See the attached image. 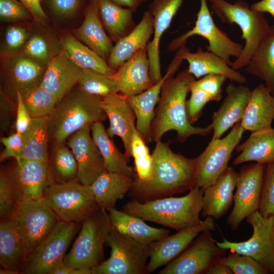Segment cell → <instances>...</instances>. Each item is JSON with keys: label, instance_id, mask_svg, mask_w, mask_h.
Instances as JSON below:
<instances>
[{"label": "cell", "instance_id": "e0dca14e", "mask_svg": "<svg viewBox=\"0 0 274 274\" xmlns=\"http://www.w3.org/2000/svg\"><path fill=\"white\" fill-rule=\"evenodd\" d=\"M215 227L214 218L208 216L197 226L180 230L176 234L167 235L150 244L147 273L153 272L180 255L199 233L214 231Z\"/></svg>", "mask_w": 274, "mask_h": 274}, {"label": "cell", "instance_id": "ee69618b", "mask_svg": "<svg viewBox=\"0 0 274 274\" xmlns=\"http://www.w3.org/2000/svg\"><path fill=\"white\" fill-rule=\"evenodd\" d=\"M22 97L32 118L49 117L57 104L55 97L40 86Z\"/></svg>", "mask_w": 274, "mask_h": 274}, {"label": "cell", "instance_id": "e575fe53", "mask_svg": "<svg viewBox=\"0 0 274 274\" xmlns=\"http://www.w3.org/2000/svg\"><path fill=\"white\" fill-rule=\"evenodd\" d=\"M26 252L10 218L1 219L0 264L21 273Z\"/></svg>", "mask_w": 274, "mask_h": 274}, {"label": "cell", "instance_id": "7dc6e473", "mask_svg": "<svg viewBox=\"0 0 274 274\" xmlns=\"http://www.w3.org/2000/svg\"><path fill=\"white\" fill-rule=\"evenodd\" d=\"M30 36L28 30L23 26H8L4 31L1 45L2 57L20 52Z\"/></svg>", "mask_w": 274, "mask_h": 274}, {"label": "cell", "instance_id": "c3c4849f", "mask_svg": "<svg viewBox=\"0 0 274 274\" xmlns=\"http://www.w3.org/2000/svg\"><path fill=\"white\" fill-rule=\"evenodd\" d=\"M219 262L229 267L235 274H268L264 267L252 257L232 252Z\"/></svg>", "mask_w": 274, "mask_h": 274}, {"label": "cell", "instance_id": "91938a15", "mask_svg": "<svg viewBox=\"0 0 274 274\" xmlns=\"http://www.w3.org/2000/svg\"><path fill=\"white\" fill-rule=\"evenodd\" d=\"M250 8L263 13H268L274 18V0H261L253 4Z\"/></svg>", "mask_w": 274, "mask_h": 274}, {"label": "cell", "instance_id": "e7e4bbea", "mask_svg": "<svg viewBox=\"0 0 274 274\" xmlns=\"http://www.w3.org/2000/svg\"><path fill=\"white\" fill-rule=\"evenodd\" d=\"M272 93V94L274 96V92H271Z\"/></svg>", "mask_w": 274, "mask_h": 274}, {"label": "cell", "instance_id": "5bb4252c", "mask_svg": "<svg viewBox=\"0 0 274 274\" xmlns=\"http://www.w3.org/2000/svg\"><path fill=\"white\" fill-rule=\"evenodd\" d=\"M210 231H204L159 274L206 273L219 262L226 249L219 247Z\"/></svg>", "mask_w": 274, "mask_h": 274}, {"label": "cell", "instance_id": "7c38bea8", "mask_svg": "<svg viewBox=\"0 0 274 274\" xmlns=\"http://www.w3.org/2000/svg\"><path fill=\"white\" fill-rule=\"evenodd\" d=\"M246 221L253 229L250 238L236 243L223 237V242H217L218 246L252 257L268 274H274V215L264 217L258 211L247 216Z\"/></svg>", "mask_w": 274, "mask_h": 274}, {"label": "cell", "instance_id": "cb8c5ba5", "mask_svg": "<svg viewBox=\"0 0 274 274\" xmlns=\"http://www.w3.org/2000/svg\"><path fill=\"white\" fill-rule=\"evenodd\" d=\"M83 70L61 50L48 63L40 86L52 94L58 103L78 84Z\"/></svg>", "mask_w": 274, "mask_h": 274}, {"label": "cell", "instance_id": "44dd1931", "mask_svg": "<svg viewBox=\"0 0 274 274\" xmlns=\"http://www.w3.org/2000/svg\"><path fill=\"white\" fill-rule=\"evenodd\" d=\"M101 106L108 117L110 126L106 129L108 135L112 138L117 135L123 143L124 154L129 159L131 155V142L136 116L125 96L114 93L102 97Z\"/></svg>", "mask_w": 274, "mask_h": 274}, {"label": "cell", "instance_id": "bcb514c9", "mask_svg": "<svg viewBox=\"0 0 274 274\" xmlns=\"http://www.w3.org/2000/svg\"><path fill=\"white\" fill-rule=\"evenodd\" d=\"M20 201L12 169L1 170L0 174V217L10 218Z\"/></svg>", "mask_w": 274, "mask_h": 274}, {"label": "cell", "instance_id": "277c9868", "mask_svg": "<svg viewBox=\"0 0 274 274\" xmlns=\"http://www.w3.org/2000/svg\"><path fill=\"white\" fill-rule=\"evenodd\" d=\"M102 97L74 87L57 103L49 117V139L58 146L81 128L107 117L101 106Z\"/></svg>", "mask_w": 274, "mask_h": 274}, {"label": "cell", "instance_id": "9a60e30c", "mask_svg": "<svg viewBox=\"0 0 274 274\" xmlns=\"http://www.w3.org/2000/svg\"><path fill=\"white\" fill-rule=\"evenodd\" d=\"M265 165H245L238 173L234 206L227 220L232 230H236L244 219L258 211Z\"/></svg>", "mask_w": 274, "mask_h": 274}, {"label": "cell", "instance_id": "d4e9b609", "mask_svg": "<svg viewBox=\"0 0 274 274\" xmlns=\"http://www.w3.org/2000/svg\"><path fill=\"white\" fill-rule=\"evenodd\" d=\"M113 77L118 82V92L125 96L140 94L152 86L147 47L120 65Z\"/></svg>", "mask_w": 274, "mask_h": 274}, {"label": "cell", "instance_id": "2e32d148", "mask_svg": "<svg viewBox=\"0 0 274 274\" xmlns=\"http://www.w3.org/2000/svg\"><path fill=\"white\" fill-rule=\"evenodd\" d=\"M47 65L42 63L21 52L3 57L2 74L7 92L16 99L39 86ZM4 91V90H3Z\"/></svg>", "mask_w": 274, "mask_h": 274}, {"label": "cell", "instance_id": "3957f363", "mask_svg": "<svg viewBox=\"0 0 274 274\" xmlns=\"http://www.w3.org/2000/svg\"><path fill=\"white\" fill-rule=\"evenodd\" d=\"M203 190L194 187L182 197H164L145 202L133 199L123 207V211L149 221L180 230L198 225L202 208Z\"/></svg>", "mask_w": 274, "mask_h": 274}, {"label": "cell", "instance_id": "db71d44e", "mask_svg": "<svg viewBox=\"0 0 274 274\" xmlns=\"http://www.w3.org/2000/svg\"><path fill=\"white\" fill-rule=\"evenodd\" d=\"M5 148L0 155V161L12 157L16 161L21 159L23 145V135L16 132L7 137L1 138Z\"/></svg>", "mask_w": 274, "mask_h": 274}, {"label": "cell", "instance_id": "680465c9", "mask_svg": "<svg viewBox=\"0 0 274 274\" xmlns=\"http://www.w3.org/2000/svg\"><path fill=\"white\" fill-rule=\"evenodd\" d=\"M51 274H92V270L88 268H74L66 266L62 262Z\"/></svg>", "mask_w": 274, "mask_h": 274}, {"label": "cell", "instance_id": "94428289", "mask_svg": "<svg viewBox=\"0 0 274 274\" xmlns=\"http://www.w3.org/2000/svg\"><path fill=\"white\" fill-rule=\"evenodd\" d=\"M118 5L127 7L131 10L133 12H135L138 8L142 4L147 2L148 0H112Z\"/></svg>", "mask_w": 274, "mask_h": 274}, {"label": "cell", "instance_id": "f5cc1de1", "mask_svg": "<svg viewBox=\"0 0 274 274\" xmlns=\"http://www.w3.org/2000/svg\"><path fill=\"white\" fill-rule=\"evenodd\" d=\"M227 78L221 75L209 74L198 80H194L192 84L206 91L212 101H219L222 96V86Z\"/></svg>", "mask_w": 274, "mask_h": 274}, {"label": "cell", "instance_id": "ab89813d", "mask_svg": "<svg viewBox=\"0 0 274 274\" xmlns=\"http://www.w3.org/2000/svg\"><path fill=\"white\" fill-rule=\"evenodd\" d=\"M83 91L101 97L118 93V85L113 76H108L97 71L83 69L78 82Z\"/></svg>", "mask_w": 274, "mask_h": 274}, {"label": "cell", "instance_id": "f6af8a7d", "mask_svg": "<svg viewBox=\"0 0 274 274\" xmlns=\"http://www.w3.org/2000/svg\"><path fill=\"white\" fill-rule=\"evenodd\" d=\"M45 36L41 32L30 35L21 50V52L31 58L47 65L50 60L61 50L56 45L51 43Z\"/></svg>", "mask_w": 274, "mask_h": 274}, {"label": "cell", "instance_id": "d6986e66", "mask_svg": "<svg viewBox=\"0 0 274 274\" xmlns=\"http://www.w3.org/2000/svg\"><path fill=\"white\" fill-rule=\"evenodd\" d=\"M184 0H153L147 11L153 20V37L147 46L150 75L154 84L162 78L159 44L163 33L169 28L175 15Z\"/></svg>", "mask_w": 274, "mask_h": 274}, {"label": "cell", "instance_id": "4316f807", "mask_svg": "<svg viewBox=\"0 0 274 274\" xmlns=\"http://www.w3.org/2000/svg\"><path fill=\"white\" fill-rule=\"evenodd\" d=\"M237 178L238 173L228 166L213 184L203 190L202 217L218 220L226 213L233 201Z\"/></svg>", "mask_w": 274, "mask_h": 274}, {"label": "cell", "instance_id": "4dcf8cb0", "mask_svg": "<svg viewBox=\"0 0 274 274\" xmlns=\"http://www.w3.org/2000/svg\"><path fill=\"white\" fill-rule=\"evenodd\" d=\"M112 227L119 234L145 244H150L169 234L165 228L149 226L143 219L112 208L107 210Z\"/></svg>", "mask_w": 274, "mask_h": 274}, {"label": "cell", "instance_id": "4fadbf2b", "mask_svg": "<svg viewBox=\"0 0 274 274\" xmlns=\"http://www.w3.org/2000/svg\"><path fill=\"white\" fill-rule=\"evenodd\" d=\"M200 3L194 27L173 39L168 44L167 51H177L185 46L189 38L193 36H199L208 41L209 45L206 46L207 51L220 57L230 66V58L232 57L236 58L238 57L243 46L232 40L216 26L206 0H200Z\"/></svg>", "mask_w": 274, "mask_h": 274}, {"label": "cell", "instance_id": "60d3db41", "mask_svg": "<svg viewBox=\"0 0 274 274\" xmlns=\"http://www.w3.org/2000/svg\"><path fill=\"white\" fill-rule=\"evenodd\" d=\"M52 168L56 183H66L77 178L78 163L67 146L61 144L57 146L53 154Z\"/></svg>", "mask_w": 274, "mask_h": 274}, {"label": "cell", "instance_id": "ac0fdd59", "mask_svg": "<svg viewBox=\"0 0 274 274\" xmlns=\"http://www.w3.org/2000/svg\"><path fill=\"white\" fill-rule=\"evenodd\" d=\"M91 126L76 132L66 143L78 163L77 178L86 185H91L106 170L101 154L91 136Z\"/></svg>", "mask_w": 274, "mask_h": 274}, {"label": "cell", "instance_id": "ffe728a7", "mask_svg": "<svg viewBox=\"0 0 274 274\" xmlns=\"http://www.w3.org/2000/svg\"><path fill=\"white\" fill-rule=\"evenodd\" d=\"M183 59L174 56L167 71L161 79L144 92L125 98L136 116L135 127L146 143L151 141V124L155 116V107L159 99L162 87L165 80L175 74Z\"/></svg>", "mask_w": 274, "mask_h": 274}, {"label": "cell", "instance_id": "603a6c76", "mask_svg": "<svg viewBox=\"0 0 274 274\" xmlns=\"http://www.w3.org/2000/svg\"><path fill=\"white\" fill-rule=\"evenodd\" d=\"M251 91L245 86L229 83L226 88V96L219 109L212 116L213 135L212 140L220 139L222 135L242 120L250 98Z\"/></svg>", "mask_w": 274, "mask_h": 274}, {"label": "cell", "instance_id": "8992f818", "mask_svg": "<svg viewBox=\"0 0 274 274\" xmlns=\"http://www.w3.org/2000/svg\"><path fill=\"white\" fill-rule=\"evenodd\" d=\"M106 211L100 209L81 223L80 232L64 258L65 265L92 270L105 260L104 244L112 227Z\"/></svg>", "mask_w": 274, "mask_h": 274}, {"label": "cell", "instance_id": "be15d7a7", "mask_svg": "<svg viewBox=\"0 0 274 274\" xmlns=\"http://www.w3.org/2000/svg\"><path fill=\"white\" fill-rule=\"evenodd\" d=\"M0 273L1 274H18V273L11 269L8 268H4L3 267V268H1L0 269Z\"/></svg>", "mask_w": 274, "mask_h": 274}, {"label": "cell", "instance_id": "5b68a950", "mask_svg": "<svg viewBox=\"0 0 274 274\" xmlns=\"http://www.w3.org/2000/svg\"><path fill=\"white\" fill-rule=\"evenodd\" d=\"M209 1L212 10L223 23L235 24L240 28L245 44L241 55L230 66L235 71L245 67L268 31L270 25L264 13L252 9L243 0L233 4L225 0Z\"/></svg>", "mask_w": 274, "mask_h": 274}, {"label": "cell", "instance_id": "6125c7cd", "mask_svg": "<svg viewBox=\"0 0 274 274\" xmlns=\"http://www.w3.org/2000/svg\"><path fill=\"white\" fill-rule=\"evenodd\" d=\"M206 274H233L231 268L227 265L218 262L212 265L206 272Z\"/></svg>", "mask_w": 274, "mask_h": 274}, {"label": "cell", "instance_id": "484cf974", "mask_svg": "<svg viewBox=\"0 0 274 274\" xmlns=\"http://www.w3.org/2000/svg\"><path fill=\"white\" fill-rule=\"evenodd\" d=\"M175 56L188 62V71L195 78L216 74L223 75L231 81L240 84L246 82V77L232 68L222 58L211 52L203 51L201 47H198L195 52H191L184 46L177 50Z\"/></svg>", "mask_w": 274, "mask_h": 274}, {"label": "cell", "instance_id": "b9f144b4", "mask_svg": "<svg viewBox=\"0 0 274 274\" xmlns=\"http://www.w3.org/2000/svg\"><path fill=\"white\" fill-rule=\"evenodd\" d=\"M146 141L136 127L134 128L131 142V155L134 158V177L140 181L148 180L151 175L152 157Z\"/></svg>", "mask_w": 274, "mask_h": 274}, {"label": "cell", "instance_id": "1f68e13d", "mask_svg": "<svg viewBox=\"0 0 274 274\" xmlns=\"http://www.w3.org/2000/svg\"><path fill=\"white\" fill-rule=\"evenodd\" d=\"M134 177L113 172H104L90 185L95 201L100 209L114 208L131 188Z\"/></svg>", "mask_w": 274, "mask_h": 274}, {"label": "cell", "instance_id": "ba28073f", "mask_svg": "<svg viewBox=\"0 0 274 274\" xmlns=\"http://www.w3.org/2000/svg\"><path fill=\"white\" fill-rule=\"evenodd\" d=\"M10 219L26 255L48 236L59 221L43 198L20 201Z\"/></svg>", "mask_w": 274, "mask_h": 274}, {"label": "cell", "instance_id": "11a10c76", "mask_svg": "<svg viewBox=\"0 0 274 274\" xmlns=\"http://www.w3.org/2000/svg\"><path fill=\"white\" fill-rule=\"evenodd\" d=\"M12 97L4 91H1L0 95V124L3 131L8 129L11 124L15 107Z\"/></svg>", "mask_w": 274, "mask_h": 274}, {"label": "cell", "instance_id": "7402d4cb", "mask_svg": "<svg viewBox=\"0 0 274 274\" xmlns=\"http://www.w3.org/2000/svg\"><path fill=\"white\" fill-rule=\"evenodd\" d=\"M12 169L19 200L43 198L45 188L54 182L47 162L20 159Z\"/></svg>", "mask_w": 274, "mask_h": 274}, {"label": "cell", "instance_id": "836d02e7", "mask_svg": "<svg viewBox=\"0 0 274 274\" xmlns=\"http://www.w3.org/2000/svg\"><path fill=\"white\" fill-rule=\"evenodd\" d=\"M59 41L61 50L83 70L92 69L108 76L115 74L116 71L110 68L105 60L71 33H62Z\"/></svg>", "mask_w": 274, "mask_h": 274}, {"label": "cell", "instance_id": "74e56055", "mask_svg": "<svg viewBox=\"0 0 274 274\" xmlns=\"http://www.w3.org/2000/svg\"><path fill=\"white\" fill-rule=\"evenodd\" d=\"M100 19L108 36L116 42L128 35L136 26L133 12L112 0H97Z\"/></svg>", "mask_w": 274, "mask_h": 274}, {"label": "cell", "instance_id": "83f0119b", "mask_svg": "<svg viewBox=\"0 0 274 274\" xmlns=\"http://www.w3.org/2000/svg\"><path fill=\"white\" fill-rule=\"evenodd\" d=\"M74 32L79 40L107 61L113 45L104 29L97 0L90 1L81 25Z\"/></svg>", "mask_w": 274, "mask_h": 274}, {"label": "cell", "instance_id": "03108f58", "mask_svg": "<svg viewBox=\"0 0 274 274\" xmlns=\"http://www.w3.org/2000/svg\"><path fill=\"white\" fill-rule=\"evenodd\" d=\"M39 1H40V2H41V0H39Z\"/></svg>", "mask_w": 274, "mask_h": 274}, {"label": "cell", "instance_id": "7a4b0ae2", "mask_svg": "<svg viewBox=\"0 0 274 274\" xmlns=\"http://www.w3.org/2000/svg\"><path fill=\"white\" fill-rule=\"evenodd\" d=\"M195 77L187 68L176 77L170 75L161 89L155 116L151 124V141L157 143L168 131L177 132L176 140L184 143L193 135L207 136L213 130L211 124L206 127L194 126L188 121L186 102Z\"/></svg>", "mask_w": 274, "mask_h": 274}, {"label": "cell", "instance_id": "681fc988", "mask_svg": "<svg viewBox=\"0 0 274 274\" xmlns=\"http://www.w3.org/2000/svg\"><path fill=\"white\" fill-rule=\"evenodd\" d=\"M258 212L264 217L274 215V162L265 165Z\"/></svg>", "mask_w": 274, "mask_h": 274}, {"label": "cell", "instance_id": "7bdbcfd3", "mask_svg": "<svg viewBox=\"0 0 274 274\" xmlns=\"http://www.w3.org/2000/svg\"><path fill=\"white\" fill-rule=\"evenodd\" d=\"M90 0H41L47 14L59 21L70 20L84 13Z\"/></svg>", "mask_w": 274, "mask_h": 274}, {"label": "cell", "instance_id": "f35d334b", "mask_svg": "<svg viewBox=\"0 0 274 274\" xmlns=\"http://www.w3.org/2000/svg\"><path fill=\"white\" fill-rule=\"evenodd\" d=\"M48 121L49 117L32 118L29 127L23 134L21 159L48 162Z\"/></svg>", "mask_w": 274, "mask_h": 274}, {"label": "cell", "instance_id": "8d00e7d4", "mask_svg": "<svg viewBox=\"0 0 274 274\" xmlns=\"http://www.w3.org/2000/svg\"><path fill=\"white\" fill-rule=\"evenodd\" d=\"M244 71L263 81L266 87L274 92V25H270Z\"/></svg>", "mask_w": 274, "mask_h": 274}, {"label": "cell", "instance_id": "9c48e42d", "mask_svg": "<svg viewBox=\"0 0 274 274\" xmlns=\"http://www.w3.org/2000/svg\"><path fill=\"white\" fill-rule=\"evenodd\" d=\"M81 224L59 220L48 236L27 253L21 273L51 274L63 262L65 254Z\"/></svg>", "mask_w": 274, "mask_h": 274}, {"label": "cell", "instance_id": "30bf717a", "mask_svg": "<svg viewBox=\"0 0 274 274\" xmlns=\"http://www.w3.org/2000/svg\"><path fill=\"white\" fill-rule=\"evenodd\" d=\"M106 244L111 248L110 256L92 268V274L147 273L149 244L122 235L113 227L107 237Z\"/></svg>", "mask_w": 274, "mask_h": 274}, {"label": "cell", "instance_id": "9f6ffc18", "mask_svg": "<svg viewBox=\"0 0 274 274\" xmlns=\"http://www.w3.org/2000/svg\"><path fill=\"white\" fill-rule=\"evenodd\" d=\"M16 102V132L23 134L29 127L32 118L19 93L17 94Z\"/></svg>", "mask_w": 274, "mask_h": 274}, {"label": "cell", "instance_id": "6da1fadb", "mask_svg": "<svg viewBox=\"0 0 274 274\" xmlns=\"http://www.w3.org/2000/svg\"><path fill=\"white\" fill-rule=\"evenodd\" d=\"M169 142L156 143L152 153L150 178L144 181L134 176L130 196L140 202L183 193L195 187L194 158L173 152Z\"/></svg>", "mask_w": 274, "mask_h": 274}, {"label": "cell", "instance_id": "d6a6232c", "mask_svg": "<svg viewBox=\"0 0 274 274\" xmlns=\"http://www.w3.org/2000/svg\"><path fill=\"white\" fill-rule=\"evenodd\" d=\"M240 154L234 159L236 165L248 161L267 164L274 162V128H265L251 134L245 142L236 147Z\"/></svg>", "mask_w": 274, "mask_h": 274}, {"label": "cell", "instance_id": "52a82bcc", "mask_svg": "<svg viewBox=\"0 0 274 274\" xmlns=\"http://www.w3.org/2000/svg\"><path fill=\"white\" fill-rule=\"evenodd\" d=\"M43 198L59 220L82 223L100 209L90 185L78 178L63 183L52 182L44 189Z\"/></svg>", "mask_w": 274, "mask_h": 274}, {"label": "cell", "instance_id": "d590c367", "mask_svg": "<svg viewBox=\"0 0 274 274\" xmlns=\"http://www.w3.org/2000/svg\"><path fill=\"white\" fill-rule=\"evenodd\" d=\"M92 139L103 158L106 170L134 177V169L128 164L129 159L122 153L107 134L102 122L91 126Z\"/></svg>", "mask_w": 274, "mask_h": 274}, {"label": "cell", "instance_id": "f546056e", "mask_svg": "<svg viewBox=\"0 0 274 274\" xmlns=\"http://www.w3.org/2000/svg\"><path fill=\"white\" fill-rule=\"evenodd\" d=\"M274 119V96L263 84L254 88L241 120L243 128L251 132L271 127Z\"/></svg>", "mask_w": 274, "mask_h": 274}, {"label": "cell", "instance_id": "816d5d0a", "mask_svg": "<svg viewBox=\"0 0 274 274\" xmlns=\"http://www.w3.org/2000/svg\"><path fill=\"white\" fill-rule=\"evenodd\" d=\"M0 18L3 22L34 19L29 10L18 0H0Z\"/></svg>", "mask_w": 274, "mask_h": 274}, {"label": "cell", "instance_id": "f1b7e54d", "mask_svg": "<svg viewBox=\"0 0 274 274\" xmlns=\"http://www.w3.org/2000/svg\"><path fill=\"white\" fill-rule=\"evenodd\" d=\"M153 33V18L146 11L133 30L115 42L107 61L109 66L116 71L120 65L130 59L138 51L147 47Z\"/></svg>", "mask_w": 274, "mask_h": 274}, {"label": "cell", "instance_id": "8fae6325", "mask_svg": "<svg viewBox=\"0 0 274 274\" xmlns=\"http://www.w3.org/2000/svg\"><path fill=\"white\" fill-rule=\"evenodd\" d=\"M245 131L240 121L224 138L211 140L206 149L194 158L195 187L203 190L216 182L228 167L232 151Z\"/></svg>", "mask_w": 274, "mask_h": 274}, {"label": "cell", "instance_id": "6f0895ef", "mask_svg": "<svg viewBox=\"0 0 274 274\" xmlns=\"http://www.w3.org/2000/svg\"><path fill=\"white\" fill-rule=\"evenodd\" d=\"M22 3L31 12L33 18L39 22H44L48 16L43 10L39 0H18Z\"/></svg>", "mask_w": 274, "mask_h": 274}, {"label": "cell", "instance_id": "f907efd6", "mask_svg": "<svg viewBox=\"0 0 274 274\" xmlns=\"http://www.w3.org/2000/svg\"><path fill=\"white\" fill-rule=\"evenodd\" d=\"M190 92V97L186 102V110L188 121L192 124L201 116L204 106L212 99L206 91L192 84Z\"/></svg>", "mask_w": 274, "mask_h": 274}]
</instances>
